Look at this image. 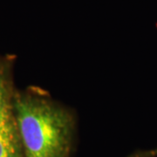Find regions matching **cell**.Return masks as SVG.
<instances>
[{
	"label": "cell",
	"instance_id": "obj_1",
	"mask_svg": "<svg viewBox=\"0 0 157 157\" xmlns=\"http://www.w3.org/2000/svg\"><path fill=\"white\" fill-rule=\"evenodd\" d=\"M14 112L25 157H69L75 118L48 94H14Z\"/></svg>",
	"mask_w": 157,
	"mask_h": 157
},
{
	"label": "cell",
	"instance_id": "obj_2",
	"mask_svg": "<svg viewBox=\"0 0 157 157\" xmlns=\"http://www.w3.org/2000/svg\"><path fill=\"white\" fill-rule=\"evenodd\" d=\"M0 157H25L14 112L9 65L0 59Z\"/></svg>",
	"mask_w": 157,
	"mask_h": 157
},
{
	"label": "cell",
	"instance_id": "obj_3",
	"mask_svg": "<svg viewBox=\"0 0 157 157\" xmlns=\"http://www.w3.org/2000/svg\"><path fill=\"white\" fill-rule=\"evenodd\" d=\"M157 156V147L148 151H141L135 153L129 157H156Z\"/></svg>",
	"mask_w": 157,
	"mask_h": 157
}]
</instances>
